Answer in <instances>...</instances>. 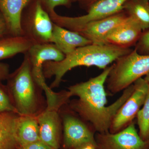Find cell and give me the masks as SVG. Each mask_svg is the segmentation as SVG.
Instances as JSON below:
<instances>
[{
  "mask_svg": "<svg viewBox=\"0 0 149 149\" xmlns=\"http://www.w3.org/2000/svg\"><path fill=\"white\" fill-rule=\"evenodd\" d=\"M27 52L33 80L45 92L47 103H55L58 100L59 94L54 93L46 84L43 66L47 61H61L65 55L54 44L49 43L32 44Z\"/></svg>",
  "mask_w": 149,
  "mask_h": 149,
  "instance_id": "cell-6",
  "label": "cell"
},
{
  "mask_svg": "<svg viewBox=\"0 0 149 149\" xmlns=\"http://www.w3.org/2000/svg\"><path fill=\"white\" fill-rule=\"evenodd\" d=\"M30 0H0V12L5 20L9 36H22V10Z\"/></svg>",
  "mask_w": 149,
  "mask_h": 149,
  "instance_id": "cell-14",
  "label": "cell"
},
{
  "mask_svg": "<svg viewBox=\"0 0 149 149\" xmlns=\"http://www.w3.org/2000/svg\"><path fill=\"white\" fill-rule=\"evenodd\" d=\"M19 115L13 112H0V149H18L17 123Z\"/></svg>",
  "mask_w": 149,
  "mask_h": 149,
  "instance_id": "cell-15",
  "label": "cell"
},
{
  "mask_svg": "<svg viewBox=\"0 0 149 149\" xmlns=\"http://www.w3.org/2000/svg\"><path fill=\"white\" fill-rule=\"evenodd\" d=\"M133 84V93L115 116L110 127V133H117L128 126L143 104L149 92V84L142 77Z\"/></svg>",
  "mask_w": 149,
  "mask_h": 149,
  "instance_id": "cell-7",
  "label": "cell"
},
{
  "mask_svg": "<svg viewBox=\"0 0 149 149\" xmlns=\"http://www.w3.org/2000/svg\"><path fill=\"white\" fill-rule=\"evenodd\" d=\"M147 6H148V8L149 10V0L147 2Z\"/></svg>",
  "mask_w": 149,
  "mask_h": 149,
  "instance_id": "cell-30",
  "label": "cell"
},
{
  "mask_svg": "<svg viewBox=\"0 0 149 149\" xmlns=\"http://www.w3.org/2000/svg\"><path fill=\"white\" fill-rule=\"evenodd\" d=\"M97 149H149V141L139 136L133 122L116 133H97Z\"/></svg>",
  "mask_w": 149,
  "mask_h": 149,
  "instance_id": "cell-8",
  "label": "cell"
},
{
  "mask_svg": "<svg viewBox=\"0 0 149 149\" xmlns=\"http://www.w3.org/2000/svg\"><path fill=\"white\" fill-rule=\"evenodd\" d=\"M6 85L14 105L20 116H33L37 110V98L29 56L10 74Z\"/></svg>",
  "mask_w": 149,
  "mask_h": 149,
  "instance_id": "cell-4",
  "label": "cell"
},
{
  "mask_svg": "<svg viewBox=\"0 0 149 149\" xmlns=\"http://www.w3.org/2000/svg\"><path fill=\"white\" fill-rule=\"evenodd\" d=\"M143 30L141 25L132 17H128L114 28L105 40L104 44L122 48L136 45Z\"/></svg>",
  "mask_w": 149,
  "mask_h": 149,
  "instance_id": "cell-11",
  "label": "cell"
},
{
  "mask_svg": "<svg viewBox=\"0 0 149 149\" xmlns=\"http://www.w3.org/2000/svg\"><path fill=\"white\" fill-rule=\"evenodd\" d=\"M85 1H87L89 2H90V5L92 3H94V2L95 1H97V0H84Z\"/></svg>",
  "mask_w": 149,
  "mask_h": 149,
  "instance_id": "cell-29",
  "label": "cell"
},
{
  "mask_svg": "<svg viewBox=\"0 0 149 149\" xmlns=\"http://www.w3.org/2000/svg\"><path fill=\"white\" fill-rule=\"evenodd\" d=\"M16 134L19 146L40 141L37 119L33 116L19 115L17 123Z\"/></svg>",
  "mask_w": 149,
  "mask_h": 149,
  "instance_id": "cell-16",
  "label": "cell"
},
{
  "mask_svg": "<svg viewBox=\"0 0 149 149\" xmlns=\"http://www.w3.org/2000/svg\"><path fill=\"white\" fill-rule=\"evenodd\" d=\"M148 0H129L123 6V10L138 22L143 31L149 29Z\"/></svg>",
  "mask_w": 149,
  "mask_h": 149,
  "instance_id": "cell-19",
  "label": "cell"
},
{
  "mask_svg": "<svg viewBox=\"0 0 149 149\" xmlns=\"http://www.w3.org/2000/svg\"><path fill=\"white\" fill-rule=\"evenodd\" d=\"M136 117L139 129V136L145 141H149V91L142 107Z\"/></svg>",
  "mask_w": 149,
  "mask_h": 149,
  "instance_id": "cell-20",
  "label": "cell"
},
{
  "mask_svg": "<svg viewBox=\"0 0 149 149\" xmlns=\"http://www.w3.org/2000/svg\"><path fill=\"white\" fill-rule=\"evenodd\" d=\"M128 16L123 10L106 18L89 22L77 32L90 40L92 44L104 45L107 36Z\"/></svg>",
  "mask_w": 149,
  "mask_h": 149,
  "instance_id": "cell-9",
  "label": "cell"
},
{
  "mask_svg": "<svg viewBox=\"0 0 149 149\" xmlns=\"http://www.w3.org/2000/svg\"><path fill=\"white\" fill-rule=\"evenodd\" d=\"M10 74L9 66L6 63H0V82L7 80Z\"/></svg>",
  "mask_w": 149,
  "mask_h": 149,
  "instance_id": "cell-25",
  "label": "cell"
},
{
  "mask_svg": "<svg viewBox=\"0 0 149 149\" xmlns=\"http://www.w3.org/2000/svg\"><path fill=\"white\" fill-rule=\"evenodd\" d=\"M46 6L50 13L54 11L56 7L60 6L69 5L70 0H40Z\"/></svg>",
  "mask_w": 149,
  "mask_h": 149,
  "instance_id": "cell-23",
  "label": "cell"
},
{
  "mask_svg": "<svg viewBox=\"0 0 149 149\" xmlns=\"http://www.w3.org/2000/svg\"><path fill=\"white\" fill-rule=\"evenodd\" d=\"M18 149H55L52 147L49 146L44 143L41 141L32 143L19 146Z\"/></svg>",
  "mask_w": 149,
  "mask_h": 149,
  "instance_id": "cell-24",
  "label": "cell"
},
{
  "mask_svg": "<svg viewBox=\"0 0 149 149\" xmlns=\"http://www.w3.org/2000/svg\"><path fill=\"white\" fill-rule=\"evenodd\" d=\"M129 0H97L90 5L88 13L83 16L71 17L50 13L56 24L77 32L89 22L106 18L123 10V6Z\"/></svg>",
  "mask_w": 149,
  "mask_h": 149,
  "instance_id": "cell-5",
  "label": "cell"
},
{
  "mask_svg": "<svg viewBox=\"0 0 149 149\" xmlns=\"http://www.w3.org/2000/svg\"><path fill=\"white\" fill-rule=\"evenodd\" d=\"M54 24L43 8L40 0L37 1L32 22L34 34L44 43L51 42Z\"/></svg>",
  "mask_w": 149,
  "mask_h": 149,
  "instance_id": "cell-17",
  "label": "cell"
},
{
  "mask_svg": "<svg viewBox=\"0 0 149 149\" xmlns=\"http://www.w3.org/2000/svg\"><path fill=\"white\" fill-rule=\"evenodd\" d=\"M76 149H97V146L94 144L87 143L82 145Z\"/></svg>",
  "mask_w": 149,
  "mask_h": 149,
  "instance_id": "cell-27",
  "label": "cell"
},
{
  "mask_svg": "<svg viewBox=\"0 0 149 149\" xmlns=\"http://www.w3.org/2000/svg\"><path fill=\"white\" fill-rule=\"evenodd\" d=\"M111 66L106 83L108 93L114 95L148 74L149 55L140 54L134 49L118 59Z\"/></svg>",
  "mask_w": 149,
  "mask_h": 149,
  "instance_id": "cell-3",
  "label": "cell"
},
{
  "mask_svg": "<svg viewBox=\"0 0 149 149\" xmlns=\"http://www.w3.org/2000/svg\"><path fill=\"white\" fill-rule=\"evenodd\" d=\"M51 43L66 56L77 48L92 44L90 40L78 33L54 24Z\"/></svg>",
  "mask_w": 149,
  "mask_h": 149,
  "instance_id": "cell-13",
  "label": "cell"
},
{
  "mask_svg": "<svg viewBox=\"0 0 149 149\" xmlns=\"http://www.w3.org/2000/svg\"><path fill=\"white\" fill-rule=\"evenodd\" d=\"M8 29L5 20L0 12V38L8 36Z\"/></svg>",
  "mask_w": 149,
  "mask_h": 149,
  "instance_id": "cell-26",
  "label": "cell"
},
{
  "mask_svg": "<svg viewBox=\"0 0 149 149\" xmlns=\"http://www.w3.org/2000/svg\"><path fill=\"white\" fill-rule=\"evenodd\" d=\"M132 51L130 48H120L109 44H91L77 48L65 56L61 61L46 62L43 65V73L45 77H54L51 88H56L59 86L65 74L74 68L95 66L104 70Z\"/></svg>",
  "mask_w": 149,
  "mask_h": 149,
  "instance_id": "cell-2",
  "label": "cell"
},
{
  "mask_svg": "<svg viewBox=\"0 0 149 149\" xmlns=\"http://www.w3.org/2000/svg\"><path fill=\"white\" fill-rule=\"evenodd\" d=\"M37 120L40 141L54 149H59L61 123L58 109L47 108Z\"/></svg>",
  "mask_w": 149,
  "mask_h": 149,
  "instance_id": "cell-12",
  "label": "cell"
},
{
  "mask_svg": "<svg viewBox=\"0 0 149 149\" xmlns=\"http://www.w3.org/2000/svg\"><path fill=\"white\" fill-rule=\"evenodd\" d=\"M13 112L18 114L6 86H4L0 82V112Z\"/></svg>",
  "mask_w": 149,
  "mask_h": 149,
  "instance_id": "cell-21",
  "label": "cell"
},
{
  "mask_svg": "<svg viewBox=\"0 0 149 149\" xmlns=\"http://www.w3.org/2000/svg\"><path fill=\"white\" fill-rule=\"evenodd\" d=\"M64 144L67 148L76 149L82 145H96L95 135L82 120L70 115L63 118Z\"/></svg>",
  "mask_w": 149,
  "mask_h": 149,
  "instance_id": "cell-10",
  "label": "cell"
},
{
  "mask_svg": "<svg viewBox=\"0 0 149 149\" xmlns=\"http://www.w3.org/2000/svg\"><path fill=\"white\" fill-rule=\"evenodd\" d=\"M32 44L29 38L22 35L0 38V60L28 52Z\"/></svg>",
  "mask_w": 149,
  "mask_h": 149,
  "instance_id": "cell-18",
  "label": "cell"
},
{
  "mask_svg": "<svg viewBox=\"0 0 149 149\" xmlns=\"http://www.w3.org/2000/svg\"><path fill=\"white\" fill-rule=\"evenodd\" d=\"M135 49L140 54L149 55V29L143 31Z\"/></svg>",
  "mask_w": 149,
  "mask_h": 149,
  "instance_id": "cell-22",
  "label": "cell"
},
{
  "mask_svg": "<svg viewBox=\"0 0 149 149\" xmlns=\"http://www.w3.org/2000/svg\"><path fill=\"white\" fill-rule=\"evenodd\" d=\"M111 68V66H108L97 76L68 88L70 97L76 96L78 98L73 104V109L91 123L93 130L97 133L109 132L115 116L134 90L133 84L123 91L115 102L107 106L105 84Z\"/></svg>",
  "mask_w": 149,
  "mask_h": 149,
  "instance_id": "cell-1",
  "label": "cell"
},
{
  "mask_svg": "<svg viewBox=\"0 0 149 149\" xmlns=\"http://www.w3.org/2000/svg\"><path fill=\"white\" fill-rule=\"evenodd\" d=\"M144 79L147 81V83L149 85V73L147 74L146 75V77H145Z\"/></svg>",
  "mask_w": 149,
  "mask_h": 149,
  "instance_id": "cell-28",
  "label": "cell"
}]
</instances>
